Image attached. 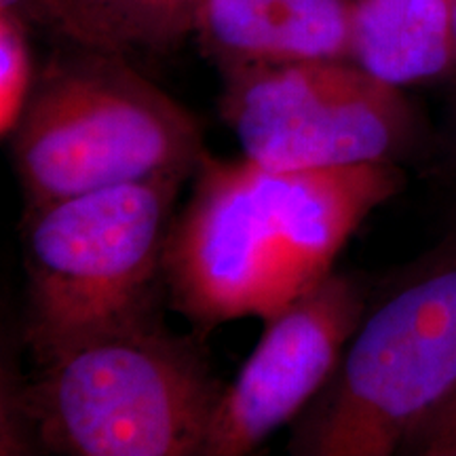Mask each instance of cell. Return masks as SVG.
<instances>
[{
  "label": "cell",
  "instance_id": "cell-1",
  "mask_svg": "<svg viewBox=\"0 0 456 456\" xmlns=\"http://www.w3.org/2000/svg\"><path fill=\"white\" fill-rule=\"evenodd\" d=\"M171 222L165 292L192 326L269 322L332 275L334 260L372 209L403 184L395 163L279 171L208 155Z\"/></svg>",
  "mask_w": 456,
  "mask_h": 456
},
{
  "label": "cell",
  "instance_id": "cell-2",
  "mask_svg": "<svg viewBox=\"0 0 456 456\" xmlns=\"http://www.w3.org/2000/svg\"><path fill=\"white\" fill-rule=\"evenodd\" d=\"M224 389L201 345L152 313L38 359L15 403L53 454L201 456Z\"/></svg>",
  "mask_w": 456,
  "mask_h": 456
},
{
  "label": "cell",
  "instance_id": "cell-3",
  "mask_svg": "<svg viewBox=\"0 0 456 456\" xmlns=\"http://www.w3.org/2000/svg\"><path fill=\"white\" fill-rule=\"evenodd\" d=\"M184 178L152 175L26 205L24 342L34 362L159 313Z\"/></svg>",
  "mask_w": 456,
  "mask_h": 456
},
{
  "label": "cell",
  "instance_id": "cell-4",
  "mask_svg": "<svg viewBox=\"0 0 456 456\" xmlns=\"http://www.w3.org/2000/svg\"><path fill=\"white\" fill-rule=\"evenodd\" d=\"M26 205L163 174H195L197 118L127 64L77 47L51 57L9 138Z\"/></svg>",
  "mask_w": 456,
  "mask_h": 456
},
{
  "label": "cell",
  "instance_id": "cell-5",
  "mask_svg": "<svg viewBox=\"0 0 456 456\" xmlns=\"http://www.w3.org/2000/svg\"><path fill=\"white\" fill-rule=\"evenodd\" d=\"M456 391V237L363 315L289 450L387 456Z\"/></svg>",
  "mask_w": 456,
  "mask_h": 456
},
{
  "label": "cell",
  "instance_id": "cell-6",
  "mask_svg": "<svg viewBox=\"0 0 456 456\" xmlns=\"http://www.w3.org/2000/svg\"><path fill=\"white\" fill-rule=\"evenodd\" d=\"M224 72L222 114L243 157L279 171L395 163L416 140L399 87L351 60L245 66Z\"/></svg>",
  "mask_w": 456,
  "mask_h": 456
},
{
  "label": "cell",
  "instance_id": "cell-7",
  "mask_svg": "<svg viewBox=\"0 0 456 456\" xmlns=\"http://www.w3.org/2000/svg\"><path fill=\"white\" fill-rule=\"evenodd\" d=\"M362 319V288L345 275H330L269 319L222 393L201 456L249 454L289 423L330 383Z\"/></svg>",
  "mask_w": 456,
  "mask_h": 456
},
{
  "label": "cell",
  "instance_id": "cell-8",
  "mask_svg": "<svg viewBox=\"0 0 456 456\" xmlns=\"http://www.w3.org/2000/svg\"><path fill=\"white\" fill-rule=\"evenodd\" d=\"M353 0H201L192 34L222 70L349 60Z\"/></svg>",
  "mask_w": 456,
  "mask_h": 456
},
{
  "label": "cell",
  "instance_id": "cell-9",
  "mask_svg": "<svg viewBox=\"0 0 456 456\" xmlns=\"http://www.w3.org/2000/svg\"><path fill=\"white\" fill-rule=\"evenodd\" d=\"M349 60L399 89L454 74L448 0H353Z\"/></svg>",
  "mask_w": 456,
  "mask_h": 456
},
{
  "label": "cell",
  "instance_id": "cell-10",
  "mask_svg": "<svg viewBox=\"0 0 456 456\" xmlns=\"http://www.w3.org/2000/svg\"><path fill=\"white\" fill-rule=\"evenodd\" d=\"M0 9L77 47L127 53V45L102 0H0Z\"/></svg>",
  "mask_w": 456,
  "mask_h": 456
},
{
  "label": "cell",
  "instance_id": "cell-11",
  "mask_svg": "<svg viewBox=\"0 0 456 456\" xmlns=\"http://www.w3.org/2000/svg\"><path fill=\"white\" fill-rule=\"evenodd\" d=\"M127 49L165 47L192 32L201 0H102Z\"/></svg>",
  "mask_w": 456,
  "mask_h": 456
},
{
  "label": "cell",
  "instance_id": "cell-12",
  "mask_svg": "<svg viewBox=\"0 0 456 456\" xmlns=\"http://www.w3.org/2000/svg\"><path fill=\"white\" fill-rule=\"evenodd\" d=\"M30 26L0 9V134L9 140L30 98L37 72L28 38Z\"/></svg>",
  "mask_w": 456,
  "mask_h": 456
},
{
  "label": "cell",
  "instance_id": "cell-13",
  "mask_svg": "<svg viewBox=\"0 0 456 456\" xmlns=\"http://www.w3.org/2000/svg\"><path fill=\"white\" fill-rule=\"evenodd\" d=\"M406 448L429 456H456V391L416 429Z\"/></svg>",
  "mask_w": 456,
  "mask_h": 456
},
{
  "label": "cell",
  "instance_id": "cell-14",
  "mask_svg": "<svg viewBox=\"0 0 456 456\" xmlns=\"http://www.w3.org/2000/svg\"><path fill=\"white\" fill-rule=\"evenodd\" d=\"M448 178L452 182L454 192H456V123L452 131V140H450V151H448Z\"/></svg>",
  "mask_w": 456,
  "mask_h": 456
},
{
  "label": "cell",
  "instance_id": "cell-15",
  "mask_svg": "<svg viewBox=\"0 0 456 456\" xmlns=\"http://www.w3.org/2000/svg\"><path fill=\"white\" fill-rule=\"evenodd\" d=\"M450 13H452V24H454V32H456V0H448Z\"/></svg>",
  "mask_w": 456,
  "mask_h": 456
}]
</instances>
